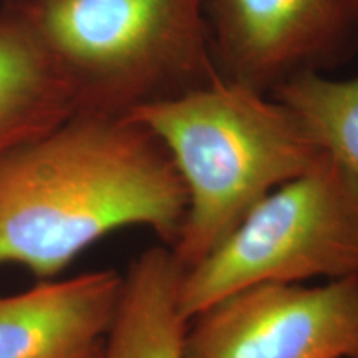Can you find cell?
Wrapping results in <instances>:
<instances>
[{
	"label": "cell",
	"instance_id": "5",
	"mask_svg": "<svg viewBox=\"0 0 358 358\" xmlns=\"http://www.w3.org/2000/svg\"><path fill=\"white\" fill-rule=\"evenodd\" d=\"M358 275L259 284L187 322L182 358H357Z\"/></svg>",
	"mask_w": 358,
	"mask_h": 358
},
{
	"label": "cell",
	"instance_id": "6",
	"mask_svg": "<svg viewBox=\"0 0 358 358\" xmlns=\"http://www.w3.org/2000/svg\"><path fill=\"white\" fill-rule=\"evenodd\" d=\"M222 77L267 93L358 47V0H206Z\"/></svg>",
	"mask_w": 358,
	"mask_h": 358
},
{
	"label": "cell",
	"instance_id": "2",
	"mask_svg": "<svg viewBox=\"0 0 358 358\" xmlns=\"http://www.w3.org/2000/svg\"><path fill=\"white\" fill-rule=\"evenodd\" d=\"M127 116L158 138L185 182L186 217L171 248L185 271L325 155L287 106L226 77Z\"/></svg>",
	"mask_w": 358,
	"mask_h": 358
},
{
	"label": "cell",
	"instance_id": "9",
	"mask_svg": "<svg viewBox=\"0 0 358 358\" xmlns=\"http://www.w3.org/2000/svg\"><path fill=\"white\" fill-rule=\"evenodd\" d=\"M182 272L173 250L163 244L133 259L123 274L103 358H182L187 325L178 308Z\"/></svg>",
	"mask_w": 358,
	"mask_h": 358
},
{
	"label": "cell",
	"instance_id": "11",
	"mask_svg": "<svg viewBox=\"0 0 358 358\" xmlns=\"http://www.w3.org/2000/svg\"><path fill=\"white\" fill-rule=\"evenodd\" d=\"M357 358H358V357H357Z\"/></svg>",
	"mask_w": 358,
	"mask_h": 358
},
{
	"label": "cell",
	"instance_id": "4",
	"mask_svg": "<svg viewBox=\"0 0 358 358\" xmlns=\"http://www.w3.org/2000/svg\"><path fill=\"white\" fill-rule=\"evenodd\" d=\"M358 275V187L329 155L250 209L204 259L182 272L178 308L189 322L259 284Z\"/></svg>",
	"mask_w": 358,
	"mask_h": 358
},
{
	"label": "cell",
	"instance_id": "8",
	"mask_svg": "<svg viewBox=\"0 0 358 358\" xmlns=\"http://www.w3.org/2000/svg\"><path fill=\"white\" fill-rule=\"evenodd\" d=\"M75 116L66 80L48 52L29 0L0 7V156Z\"/></svg>",
	"mask_w": 358,
	"mask_h": 358
},
{
	"label": "cell",
	"instance_id": "1",
	"mask_svg": "<svg viewBox=\"0 0 358 358\" xmlns=\"http://www.w3.org/2000/svg\"><path fill=\"white\" fill-rule=\"evenodd\" d=\"M186 209L185 182L150 129L127 115H75L0 156V266L57 279L124 227L171 249Z\"/></svg>",
	"mask_w": 358,
	"mask_h": 358
},
{
	"label": "cell",
	"instance_id": "3",
	"mask_svg": "<svg viewBox=\"0 0 358 358\" xmlns=\"http://www.w3.org/2000/svg\"><path fill=\"white\" fill-rule=\"evenodd\" d=\"M75 115L124 116L222 78L206 0H29Z\"/></svg>",
	"mask_w": 358,
	"mask_h": 358
},
{
	"label": "cell",
	"instance_id": "7",
	"mask_svg": "<svg viewBox=\"0 0 358 358\" xmlns=\"http://www.w3.org/2000/svg\"><path fill=\"white\" fill-rule=\"evenodd\" d=\"M122 285L101 268L0 294V358H103Z\"/></svg>",
	"mask_w": 358,
	"mask_h": 358
},
{
	"label": "cell",
	"instance_id": "10",
	"mask_svg": "<svg viewBox=\"0 0 358 358\" xmlns=\"http://www.w3.org/2000/svg\"><path fill=\"white\" fill-rule=\"evenodd\" d=\"M322 150L358 187V78L332 80L306 71L272 90Z\"/></svg>",
	"mask_w": 358,
	"mask_h": 358
}]
</instances>
